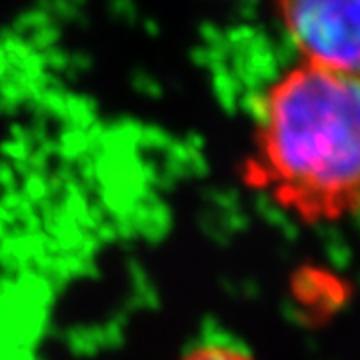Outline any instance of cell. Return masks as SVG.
<instances>
[{
  "label": "cell",
  "mask_w": 360,
  "mask_h": 360,
  "mask_svg": "<svg viewBox=\"0 0 360 360\" xmlns=\"http://www.w3.org/2000/svg\"><path fill=\"white\" fill-rule=\"evenodd\" d=\"M246 184L309 226L360 220V72L278 54L246 90Z\"/></svg>",
  "instance_id": "obj_1"
},
{
  "label": "cell",
  "mask_w": 360,
  "mask_h": 360,
  "mask_svg": "<svg viewBox=\"0 0 360 360\" xmlns=\"http://www.w3.org/2000/svg\"><path fill=\"white\" fill-rule=\"evenodd\" d=\"M266 14L283 56L360 72V0H266Z\"/></svg>",
  "instance_id": "obj_2"
},
{
  "label": "cell",
  "mask_w": 360,
  "mask_h": 360,
  "mask_svg": "<svg viewBox=\"0 0 360 360\" xmlns=\"http://www.w3.org/2000/svg\"><path fill=\"white\" fill-rule=\"evenodd\" d=\"M179 360H257L245 347L226 338H206L188 348Z\"/></svg>",
  "instance_id": "obj_3"
}]
</instances>
